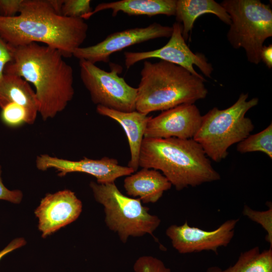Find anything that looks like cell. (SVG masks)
Returning a JSON list of instances; mask_svg holds the SVG:
<instances>
[{
  "mask_svg": "<svg viewBox=\"0 0 272 272\" xmlns=\"http://www.w3.org/2000/svg\"><path fill=\"white\" fill-rule=\"evenodd\" d=\"M114 65L107 72L88 61L79 60L82 83L97 106L122 112L135 111L137 88L119 76L121 67Z\"/></svg>",
  "mask_w": 272,
  "mask_h": 272,
  "instance_id": "ba28073f",
  "label": "cell"
},
{
  "mask_svg": "<svg viewBox=\"0 0 272 272\" xmlns=\"http://www.w3.org/2000/svg\"><path fill=\"white\" fill-rule=\"evenodd\" d=\"M239 221V219H229L211 231L191 227L186 221L181 225L168 227L166 234L171 240L172 246L179 253L212 251L218 254L219 248L227 247L231 242Z\"/></svg>",
  "mask_w": 272,
  "mask_h": 272,
  "instance_id": "30bf717a",
  "label": "cell"
},
{
  "mask_svg": "<svg viewBox=\"0 0 272 272\" xmlns=\"http://www.w3.org/2000/svg\"><path fill=\"white\" fill-rule=\"evenodd\" d=\"M26 243L25 240L23 238H17L14 239L0 251V260L10 252L25 245Z\"/></svg>",
  "mask_w": 272,
  "mask_h": 272,
  "instance_id": "f1b7e54d",
  "label": "cell"
},
{
  "mask_svg": "<svg viewBox=\"0 0 272 272\" xmlns=\"http://www.w3.org/2000/svg\"><path fill=\"white\" fill-rule=\"evenodd\" d=\"M17 104L28 111L30 124L38 114V104L35 91L20 76L4 74L0 81V107L9 103Z\"/></svg>",
  "mask_w": 272,
  "mask_h": 272,
  "instance_id": "e0dca14e",
  "label": "cell"
},
{
  "mask_svg": "<svg viewBox=\"0 0 272 272\" xmlns=\"http://www.w3.org/2000/svg\"><path fill=\"white\" fill-rule=\"evenodd\" d=\"M97 112L117 122L124 129L128 142L130 159L128 167L135 172L139 166V158L142 143L148 122L151 116L137 110L122 112L101 106H97Z\"/></svg>",
  "mask_w": 272,
  "mask_h": 272,
  "instance_id": "9a60e30c",
  "label": "cell"
},
{
  "mask_svg": "<svg viewBox=\"0 0 272 272\" xmlns=\"http://www.w3.org/2000/svg\"><path fill=\"white\" fill-rule=\"evenodd\" d=\"M1 109V119L7 126L17 127L25 123L30 124L28 112L23 107L12 103Z\"/></svg>",
  "mask_w": 272,
  "mask_h": 272,
  "instance_id": "603a6c76",
  "label": "cell"
},
{
  "mask_svg": "<svg viewBox=\"0 0 272 272\" xmlns=\"http://www.w3.org/2000/svg\"><path fill=\"white\" fill-rule=\"evenodd\" d=\"M95 200L104 207L105 221L109 229L117 232L125 243L129 236L141 237L146 234L152 236L161 220L149 213V209L142 205L140 198L123 195L114 182L90 183Z\"/></svg>",
  "mask_w": 272,
  "mask_h": 272,
  "instance_id": "52a82bcc",
  "label": "cell"
},
{
  "mask_svg": "<svg viewBox=\"0 0 272 272\" xmlns=\"http://www.w3.org/2000/svg\"><path fill=\"white\" fill-rule=\"evenodd\" d=\"M141 76L137 88L135 110L147 115L183 104H194L205 98L208 93L205 79L164 60H145Z\"/></svg>",
  "mask_w": 272,
  "mask_h": 272,
  "instance_id": "277c9868",
  "label": "cell"
},
{
  "mask_svg": "<svg viewBox=\"0 0 272 272\" xmlns=\"http://www.w3.org/2000/svg\"><path fill=\"white\" fill-rule=\"evenodd\" d=\"M172 30V26H164L156 22L145 27L127 29L110 34L95 45L81 46L75 50L73 56L94 64L98 62L106 63L109 62L110 56L114 52L150 40L170 37Z\"/></svg>",
  "mask_w": 272,
  "mask_h": 272,
  "instance_id": "8fae6325",
  "label": "cell"
},
{
  "mask_svg": "<svg viewBox=\"0 0 272 272\" xmlns=\"http://www.w3.org/2000/svg\"><path fill=\"white\" fill-rule=\"evenodd\" d=\"M212 14L230 25L231 19L224 8L214 0H176L175 15L177 22L182 23V36L186 40L196 19L201 15Z\"/></svg>",
  "mask_w": 272,
  "mask_h": 272,
  "instance_id": "d6986e66",
  "label": "cell"
},
{
  "mask_svg": "<svg viewBox=\"0 0 272 272\" xmlns=\"http://www.w3.org/2000/svg\"><path fill=\"white\" fill-rule=\"evenodd\" d=\"M170 39L161 48L153 50L124 53L125 65L130 68L136 63L149 58H159L179 65L192 75L201 79L204 77L194 69L197 66L207 77L211 78L214 70L212 64L209 62L206 56L201 53H193L188 46L182 36V26L177 22L172 26Z\"/></svg>",
  "mask_w": 272,
  "mask_h": 272,
  "instance_id": "9c48e42d",
  "label": "cell"
},
{
  "mask_svg": "<svg viewBox=\"0 0 272 272\" xmlns=\"http://www.w3.org/2000/svg\"><path fill=\"white\" fill-rule=\"evenodd\" d=\"M205 272H272V248L261 251L255 246L240 253L235 263L226 269L209 267Z\"/></svg>",
  "mask_w": 272,
  "mask_h": 272,
  "instance_id": "ffe728a7",
  "label": "cell"
},
{
  "mask_svg": "<svg viewBox=\"0 0 272 272\" xmlns=\"http://www.w3.org/2000/svg\"><path fill=\"white\" fill-rule=\"evenodd\" d=\"M53 9L58 14L61 15V9L64 0H48Z\"/></svg>",
  "mask_w": 272,
  "mask_h": 272,
  "instance_id": "4dcf8cb0",
  "label": "cell"
},
{
  "mask_svg": "<svg viewBox=\"0 0 272 272\" xmlns=\"http://www.w3.org/2000/svg\"><path fill=\"white\" fill-rule=\"evenodd\" d=\"M123 186L128 195L139 197L144 203H154L164 191L171 188L172 184L158 170L142 168L128 175L124 180Z\"/></svg>",
  "mask_w": 272,
  "mask_h": 272,
  "instance_id": "2e32d148",
  "label": "cell"
},
{
  "mask_svg": "<svg viewBox=\"0 0 272 272\" xmlns=\"http://www.w3.org/2000/svg\"><path fill=\"white\" fill-rule=\"evenodd\" d=\"M260 60L269 69L272 67V45L263 46L260 52Z\"/></svg>",
  "mask_w": 272,
  "mask_h": 272,
  "instance_id": "f546056e",
  "label": "cell"
},
{
  "mask_svg": "<svg viewBox=\"0 0 272 272\" xmlns=\"http://www.w3.org/2000/svg\"><path fill=\"white\" fill-rule=\"evenodd\" d=\"M139 166L160 170L177 190L221 179L202 147L193 139L144 138Z\"/></svg>",
  "mask_w": 272,
  "mask_h": 272,
  "instance_id": "3957f363",
  "label": "cell"
},
{
  "mask_svg": "<svg viewBox=\"0 0 272 272\" xmlns=\"http://www.w3.org/2000/svg\"><path fill=\"white\" fill-rule=\"evenodd\" d=\"M36 166L42 171L55 169L61 177L73 172L88 174L95 177L97 182L100 184L114 182L117 178L134 172L128 166L119 165L116 159L107 157L100 159L84 157L78 161H72L42 154L37 157Z\"/></svg>",
  "mask_w": 272,
  "mask_h": 272,
  "instance_id": "7c38bea8",
  "label": "cell"
},
{
  "mask_svg": "<svg viewBox=\"0 0 272 272\" xmlns=\"http://www.w3.org/2000/svg\"><path fill=\"white\" fill-rule=\"evenodd\" d=\"M82 210V202L71 190L47 194L35 211L42 236L45 237L75 221Z\"/></svg>",
  "mask_w": 272,
  "mask_h": 272,
  "instance_id": "5bb4252c",
  "label": "cell"
},
{
  "mask_svg": "<svg viewBox=\"0 0 272 272\" xmlns=\"http://www.w3.org/2000/svg\"><path fill=\"white\" fill-rule=\"evenodd\" d=\"M13 59V47L0 36V81L4 75L6 66Z\"/></svg>",
  "mask_w": 272,
  "mask_h": 272,
  "instance_id": "4316f807",
  "label": "cell"
},
{
  "mask_svg": "<svg viewBox=\"0 0 272 272\" xmlns=\"http://www.w3.org/2000/svg\"><path fill=\"white\" fill-rule=\"evenodd\" d=\"M13 59L4 74L20 76L35 88L38 113L43 120L54 118L72 100V67L57 50L31 43L13 47Z\"/></svg>",
  "mask_w": 272,
  "mask_h": 272,
  "instance_id": "6da1fadb",
  "label": "cell"
},
{
  "mask_svg": "<svg viewBox=\"0 0 272 272\" xmlns=\"http://www.w3.org/2000/svg\"><path fill=\"white\" fill-rule=\"evenodd\" d=\"M202 115L194 104H183L150 117L144 138L193 139L201 121Z\"/></svg>",
  "mask_w": 272,
  "mask_h": 272,
  "instance_id": "4fadbf2b",
  "label": "cell"
},
{
  "mask_svg": "<svg viewBox=\"0 0 272 272\" xmlns=\"http://www.w3.org/2000/svg\"><path fill=\"white\" fill-rule=\"evenodd\" d=\"M268 209L266 211H259L253 210L247 205H244L242 214L251 221L261 225L266 232L265 241L272 248V205L267 202Z\"/></svg>",
  "mask_w": 272,
  "mask_h": 272,
  "instance_id": "7402d4cb",
  "label": "cell"
},
{
  "mask_svg": "<svg viewBox=\"0 0 272 272\" xmlns=\"http://www.w3.org/2000/svg\"><path fill=\"white\" fill-rule=\"evenodd\" d=\"M90 0H64L61 15L71 18L86 19L92 11Z\"/></svg>",
  "mask_w": 272,
  "mask_h": 272,
  "instance_id": "cb8c5ba5",
  "label": "cell"
},
{
  "mask_svg": "<svg viewBox=\"0 0 272 272\" xmlns=\"http://www.w3.org/2000/svg\"><path fill=\"white\" fill-rule=\"evenodd\" d=\"M24 0H0V16L12 17L17 15Z\"/></svg>",
  "mask_w": 272,
  "mask_h": 272,
  "instance_id": "484cf974",
  "label": "cell"
},
{
  "mask_svg": "<svg viewBox=\"0 0 272 272\" xmlns=\"http://www.w3.org/2000/svg\"><path fill=\"white\" fill-rule=\"evenodd\" d=\"M241 93L237 101L225 109L215 107L202 116L200 126L193 139L202 147L208 157L219 162L226 158L230 147L247 138L254 129L247 112L258 103L257 98L247 100Z\"/></svg>",
  "mask_w": 272,
  "mask_h": 272,
  "instance_id": "5b68a950",
  "label": "cell"
},
{
  "mask_svg": "<svg viewBox=\"0 0 272 272\" xmlns=\"http://www.w3.org/2000/svg\"><path fill=\"white\" fill-rule=\"evenodd\" d=\"M231 19L227 39L235 49L242 48L247 60L258 64L266 39L272 36V10L259 0H224L220 3Z\"/></svg>",
  "mask_w": 272,
  "mask_h": 272,
  "instance_id": "8992f818",
  "label": "cell"
},
{
  "mask_svg": "<svg viewBox=\"0 0 272 272\" xmlns=\"http://www.w3.org/2000/svg\"><path fill=\"white\" fill-rule=\"evenodd\" d=\"M135 272H171L160 259L151 256L140 257L133 265Z\"/></svg>",
  "mask_w": 272,
  "mask_h": 272,
  "instance_id": "d4e9b609",
  "label": "cell"
},
{
  "mask_svg": "<svg viewBox=\"0 0 272 272\" xmlns=\"http://www.w3.org/2000/svg\"><path fill=\"white\" fill-rule=\"evenodd\" d=\"M237 151L242 154L260 152L272 159V124L262 131L249 135L238 143Z\"/></svg>",
  "mask_w": 272,
  "mask_h": 272,
  "instance_id": "44dd1931",
  "label": "cell"
},
{
  "mask_svg": "<svg viewBox=\"0 0 272 272\" xmlns=\"http://www.w3.org/2000/svg\"><path fill=\"white\" fill-rule=\"evenodd\" d=\"M2 167L0 165V199L5 200L14 203H20L23 198V193L19 190H10L3 183Z\"/></svg>",
  "mask_w": 272,
  "mask_h": 272,
  "instance_id": "83f0119b",
  "label": "cell"
},
{
  "mask_svg": "<svg viewBox=\"0 0 272 272\" xmlns=\"http://www.w3.org/2000/svg\"><path fill=\"white\" fill-rule=\"evenodd\" d=\"M176 4V0H121L102 3L98 4L86 19L106 10H111L113 16H116L119 12L131 16H175Z\"/></svg>",
  "mask_w": 272,
  "mask_h": 272,
  "instance_id": "ac0fdd59",
  "label": "cell"
},
{
  "mask_svg": "<svg viewBox=\"0 0 272 272\" xmlns=\"http://www.w3.org/2000/svg\"><path fill=\"white\" fill-rule=\"evenodd\" d=\"M88 30L84 19L57 14L48 0H24L18 15L0 16V36L11 46L42 43L64 57L81 47Z\"/></svg>",
  "mask_w": 272,
  "mask_h": 272,
  "instance_id": "7a4b0ae2",
  "label": "cell"
}]
</instances>
